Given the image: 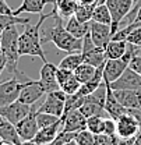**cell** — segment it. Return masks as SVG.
<instances>
[{
	"label": "cell",
	"instance_id": "5bb4252c",
	"mask_svg": "<svg viewBox=\"0 0 141 145\" xmlns=\"http://www.w3.org/2000/svg\"><path fill=\"white\" fill-rule=\"evenodd\" d=\"M127 67H129V63L123 57H120V59H106L105 66H104V81L106 84H112L113 81H116L123 74Z\"/></svg>",
	"mask_w": 141,
	"mask_h": 145
},
{
	"label": "cell",
	"instance_id": "603a6c76",
	"mask_svg": "<svg viewBox=\"0 0 141 145\" xmlns=\"http://www.w3.org/2000/svg\"><path fill=\"white\" fill-rule=\"evenodd\" d=\"M77 0H54V8L60 18H70L74 16L75 7H77Z\"/></svg>",
	"mask_w": 141,
	"mask_h": 145
},
{
	"label": "cell",
	"instance_id": "9c48e42d",
	"mask_svg": "<svg viewBox=\"0 0 141 145\" xmlns=\"http://www.w3.org/2000/svg\"><path fill=\"white\" fill-rule=\"evenodd\" d=\"M31 109H32V106L25 105V103H22L20 101H16V102H13L10 105L0 106V116L16 126L20 120H22L31 112Z\"/></svg>",
	"mask_w": 141,
	"mask_h": 145
},
{
	"label": "cell",
	"instance_id": "1f68e13d",
	"mask_svg": "<svg viewBox=\"0 0 141 145\" xmlns=\"http://www.w3.org/2000/svg\"><path fill=\"white\" fill-rule=\"evenodd\" d=\"M84 101H85V96H81L78 93L67 95L66 96V102H64V112H63V114L67 113V112H70V110H73V109H80V106L84 103Z\"/></svg>",
	"mask_w": 141,
	"mask_h": 145
},
{
	"label": "cell",
	"instance_id": "4fadbf2b",
	"mask_svg": "<svg viewBox=\"0 0 141 145\" xmlns=\"http://www.w3.org/2000/svg\"><path fill=\"white\" fill-rule=\"evenodd\" d=\"M56 70L57 66H54L50 61H45L43 66L39 70V84L42 85V88L45 89V92H52V91L60 89L57 80H56Z\"/></svg>",
	"mask_w": 141,
	"mask_h": 145
},
{
	"label": "cell",
	"instance_id": "ba28073f",
	"mask_svg": "<svg viewBox=\"0 0 141 145\" xmlns=\"http://www.w3.org/2000/svg\"><path fill=\"white\" fill-rule=\"evenodd\" d=\"M60 120H62V131L66 133H78L87 128V117L78 109H73L64 113L60 117Z\"/></svg>",
	"mask_w": 141,
	"mask_h": 145
},
{
	"label": "cell",
	"instance_id": "f35d334b",
	"mask_svg": "<svg viewBox=\"0 0 141 145\" xmlns=\"http://www.w3.org/2000/svg\"><path fill=\"white\" fill-rule=\"evenodd\" d=\"M129 67H130L131 70H134L136 72H138L141 75V56L140 54L133 56V59H131L130 63H129Z\"/></svg>",
	"mask_w": 141,
	"mask_h": 145
},
{
	"label": "cell",
	"instance_id": "9a60e30c",
	"mask_svg": "<svg viewBox=\"0 0 141 145\" xmlns=\"http://www.w3.org/2000/svg\"><path fill=\"white\" fill-rule=\"evenodd\" d=\"M89 34L94 40V43L98 48H104L109 43V40L112 39V28L108 24H101V22H95L91 21L89 22Z\"/></svg>",
	"mask_w": 141,
	"mask_h": 145
},
{
	"label": "cell",
	"instance_id": "681fc988",
	"mask_svg": "<svg viewBox=\"0 0 141 145\" xmlns=\"http://www.w3.org/2000/svg\"><path fill=\"white\" fill-rule=\"evenodd\" d=\"M138 52H140V53H141V48H138Z\"/></svg>",
	"mask_w": 141,
	"mask_h": 145
},
{
	"label": "cell",
	"instance_id": "8992f818",
	"mask_svg": "<svg viewBox=\"0 0 141 145\" xmlns=\"http://www.w3.org/2000/svg\"><path fill=\"white\" fill-rule=\"evenodd\" d=\"M66 96H67V95L62 89L48 92L45 101L36 108V112L49 113V114H53V116L62 117V114H63V112H64Z\"/></svg>",
	"mask_w": 141,
	"mask_h": 145
},
{
	"label": "cell",
	"instance_id": "ac0fdd59",
	"mask_svg": "<svg viewBox=\"0 0 141 145\" xmlns=\"http://www.w3.org/2000/svg\"><path fill=\"white\" fill-rule=\"evenodd\" d=\"M52 3L54 4V0H22L20 7L14 10V16H20L21 13H31V14H42L46 4Z\"/></svg>",
	"mask_w": 141,
	"mask_h": 145
},
{
	"label": "cell",
	"instance_id": "d6986e66",
	"mask_svg": "<svg viewBox=\"0 0 141 145\" xmlns=\"http://www.w3.org/2000/svg\"><path fill=\"white\" fill-rule=\"evenodd\" d=\"M60 128H62V120L56 121L52 126L39 128V131L36 133V135L34 137V141L38 145H49L56 138V135L59 134Z\"/></svg>",
	"mask_w": 141,
	"mask_h": 145
},
{
	"label": "cell",
	"instance_id": "6da1fadb",
	"mask_svg": "<svg viewBox=\"0 0 141 145\" xmlns=\"http://www.w3.org/2000/svg\"><path fill=\"white\" fill-rule=\"evenodd\" d=\"M53 13H54V8L48 14L42 13L41 17H39V21L35 25H31L30 22L25 24L24 32L20 34V36H18V53H20V56H38V57H41V60L43 63L48 61L45 52L42 49L41 28H42V25L46 20L52 17Z\"/></svg>",
	"mask_w": 141,
	"mask_h": 145
},
{
	"label": "cell",
	"instance_id": "4dcf8cb0",
	"mask_svg": "<svg viewBox=\"0 0 141 145\" xmlns=\"http://www.w3.org/2000/svg\"><path fill=\"white\" fill-rule=\"evenodd\" d=\"M95 6H85V4H77L74 17L81 22H89L92 20V11Z\"/></svg>",
	"mask_w": 141,
	"mask_h": 145
},
{
	"label": "cell",
	"instance_id": "f6af8a7d",
	"mask_svg": "<svg viewBox=\"0 0 141 145\" xmlns=\"http://www.w3.org/2000/svg\"><path fill=\"white\" fill-rule=\"evenodd\" d=\"M20 145H38V144H36L34 140H31V141H21Z\"/></svg>",
	"mask_w": 141,
	"mask_h": 145
},
{
	"label": "cell",
	"instance_id": "4316f807",
	"mask_svg": "<svg viewBox=\"0 0 141 145\" xmlns=\"http://www.w3.org/2000/svg\"><path fill=\"white\" fill-rule=\"evenodd\" d=\"M91 21L112 25V16H110V11H109V8H108V6H106L105 3H99V4H96L94 7L92 20Z\"/></svg>",
	"mask_w": 141,
	"mask_h": 145
},
{
	"label": "cell",
	"instance_id": "7dc6e473",
	"mask_svg": "<svg viewBox=\"0 0 141 145\" xmlns=\"http://www.w3.org/2000/svg\"><path fill=\"white\" fill-rule=\"evenodd\" d=\"M64 145H78V144L75 142V140H71V141H69V142H66Z\"/></svg>",
	"mask_w": 141,
	"mask_h": 145
},
{
	"label": "cell",
	"instance_id": "74e56055",
	"mask_svg": "<svg viewBox=\"0 0 141 145\" xmlns=\"http://www.w3.org/2000/svg\"><path fill=\"white\" fill-rule=\"evenodd\" d=\"M104 134L112 135V137H117L116 134V120L105 117V124H104Z\"/></svg>",
	"mask_w": 141,
	"mask_h": 145
},
{
	"label": "cell",
	"instance_id": "7a4b0ae2",
	"mask_svg": "<svg viewBox=\"0 0 141 145\" xmlns=\"http://www.w3.org/2000/svg\"><path fill=\"white\" fill-rule=\"evenodd\" d=\"M53 20H54V24L52 27H49L45 32H41L42 34V43L52 42L59 50L66 52V53L81 52V49H83V39L73 36L66 29V27L63 25V18L59 17L57 11L54 13Z\"/></svg>",
	"mask_w": 141,
	"mask_h": 145
},
{
	"label": "cell",
	"instance_id": "3957f363",
	"mask_svg": "<svg viewBox=\"0 0 141 145\" xmlns=\"http://www.w3.org/2000/svg\"><path fill=\"white\" fill-rule=\"evenodd\" d=\"M18 36L17 25H11L0 34V45L7 59L6 69L11 75H18L21 72L18 70V60L21 57L18 53Z\"/></svg>",
	"mask_w": 141,
	"mask_h": 145
},
{
	"label": "cell",
	"instance_id": "e575fe53",
	"mask_svg": "<svg viewBox=\"0 0 141 145\" xmlns=\"http://www.w3.org/2000/svg\"><path fill=\"white\" fill-rule=\"evenodd\" d=\"M75 142L78 145H95V135L88 130H81L75 134Z\"/></svg>",
	"mask_w": 141,
	"mask_h": 145
},
{
	"label": "cell",
	"instance_id": "b9f144b4",
	"mask_svg": "<svg viewBox=\"0 0 141 145\" xmlns=\"http://www.w3.org/2000/svg\"><path fill=\"white\" fill-rule=\"evenodd\" d=\"M137 137V135H136ZM136 137H130V138H119L117 137V142L116 145H133L136 141Z\"/></svg>",
	"mask_w": 141,
	"mask_h": 145
},
{
	"label": "cell",
	"instance_id": "8d00e7d4",
	"mask_svg": "<svg viewBox=\"0 0 141 145\" xmlns=\"http://www.w3.org/2000/svg\"><path fill=\"white\" fill-rule=\"evenodd\" d=\"M73 75V71L67 70V69H62V67H57L56 70V80H57V84L59 87H62L69 78Z\"/></svg>",
	"mask_w": 141,
	"mask_h": 145
},
{
	"label": "cell",
	"instance_id": "44dd1931",
	"mask_svg": "<svg viewBox=\"0 0 141 145\" xmlns=\"http://www.w3.org/2000/svg\"><path fill=\"white\" fill-rule=\"evenodd\" d=\"M91 22V21H89ZM89 22H81V21H78L77 18L74 17V16H71L70 18H67V22H66V29L70 32L73 36H75V38H80V39H83L85 34L89 31Z\"/></svg>",
	"mask_w": 141,
	"mask_h": 145
},
{
	"label": "cell",
	"instance_id": "5b68a950",
	"mask_svg": "<svg viewBox=\"0 0 141 145\" xmlns=\"http://www.w3.org/2000/svg\"><path fill=\"white\" fill-rule=\"evenodd\" d=\"M105 4L108 6L110 16H112L110 28H112V34L115 35L116 31L119 29L120 22H123L127 14L131 11V8L134 6V0H105Z\"/></svg>",
	"mask_w": 141,
	"mask_h": 145
},
{
	"label": "cell",
	"instance_id": "2e32d148",
	"mask_svg": "<svg viewBox=\"0 0 141 145\" xmlns=\"http://www.w3.org/2000/svg\"><path fill=\"white\" fill-rule=\"evenodd\" d=\"M116 99L127 109H141V91L116 89L113 91Z\"/></svg>",
	"mask_w": 141,
	"mask_h": 145
},
{
	"label": "cell",
	"instance_id": "7bdbcfd3",
	"mask_svg": "<svg viewBox=\"0 0 141 145\" xmlns=\"http://www.w3.org/2000/svg\"><path fill=\"white\" fill-rule=\"evenodd\" d=\"M78 4H85V6H96L99 0H77Z\"/></svg>",
	"mask_w": 141,
	"mask_h": 145
},
{
	"label": "cell",
	"instance_id": "bcb514c9",
	"mask_svg": "<svg viewBox=\"0 0 141 145\" xmlns=\"http://www.w3.org/2000/svg\"><path fill=\"white\" fill-rule=\"evenodd\" d=\"M0 145H14V144L10 142V141H6V140H1L0 138Z\"/></svg>",
	"mask_w": 141,
	"mask_h": 145
},
{
	"label": "cell",
	"instance_id": "e0dca14e",
	"mask_svg": "<svg viewBox=\"0 0 141 145\" xmlns=\"http://www.w3.org/2000/svg\"><path fill=\"white\" fill-rule=\"evenodd\" d=\"M105 112H106V114L110 119H113V120H117L120 116H123V114L127 113V109L116 99V96L113 93V89L109 87V84H108V91H106Z\"/></svg>",
	"mask_w": 141,
	"mask_h": 145
},
{
	"label": "cell",
	"instance_id": "277c9868",
	"mask_svg": "<svg viewBox=\"0 0 141 145\" xmlns=\"http://www.w3.org/2000/svg\"><path fill=\"white\" fill-rule=\"evenodd\" d=\"M30 80L31 78L28 75L20 72L18 75H13L7 81H0V106H6L16 102L21 93V89L27 85Z\"/></svg>",
	"mask_w": 141,
	"mask_h": 145
},
{
	"label": "cell",
	"instance_id": "30bf717a",
	"mask_svg": "<svg viewBox=\"0 0 141 145\" xmlns=\"http://www.w3.org/2000/svg\"><path fill=\"white\" fill-rule=\"evenodd\" d=\"M141 131V124L130 113H126L116 120V134L119 138L136 137Z\"/></svg>",
	"mask_w": 141,
	"mask_h": 145
},
{
	"label": "cell",
	"instance_id": "cb8c5ba5",
	"mask_svg": "<svg viewBox=\"0 0 141 145\" xmlns=\"http://www.w3.org/2000/svg\"><path fill=\"white\" fill-rule=\"evenodd\" d=\"M84 57V63H88L94 67H99L106 61L105 49L104 48H98L95 46L92 50H89L87 53H81Z\"/></svg>",
	"mask_w": 141,
	"mask_h": 145
},
{
	"label": "cell",
	"instance_id": "d590c367",
	"mask_svg": "<svg viewBox=\"0 0 141 145\" xmlns=\"http://www.w3.org/2000/svg\"><path fill=\"white\" fill-rule=\"evenodd\" d=\"M117 137H112L108 134H95V145H116Z\"/></svg>",
	"mask_w": 141,
	"mask_h": 145
},
{
	"label": "cell",
	"instance_id": "60d3db41",
	"mask_svg": "<svg viewBox=\"0 0 141 145\" xmlns=\"http://www.w3.org/2000/svg\"><path fill=\"white\" fill-rule=\"evenodd\" d=\"M6 66H7V59H6V54L1 49V45H0V75L6 70Z\"/></svg>",
	"mask_w": 141,
	"mask_h": 145
},
{
	"label": "cell",
	"instance_id": "ab89813d",
	"mask_svg": "<svg viewBox=\"0 0 141 145\" xmlns=\"http://www.w3.org/2000/svg\"><path fill=\"white\" fill-rule=\"evenodd\" d=\"M0 14L14 16V10H11V8H10V6L6 3V0H0Z\"/></svg>",
	"mask_w": 141,
	"mask_h": 145
},
{
	"label": "cell",
	"instance_id": "83f0119b",
	"mask_svg": "<svg viewBox=\"0 0 141 145\" xmlns=\"http://www.w3.org/2000/svg\"><path fill=\"white\" fill-rule=\"evenodd\" d=\"M84 61V57H83V54L81 52H75V53H67V56H64L62 60H60V63H59V66L57 67H62V69H67V70H70V71H74L81 63Z\"/></svg>",
	"mask_w": 141,
	"mask_h": 145
},
{
	"label": "cell",
	"instance_id": "d4e9b609",
	"mask_svg": "<svg viewBox=\"0 0 141 145\" xmlns=\"http://www.w3.org/2000/svg\"><path fill=\"white\" fill-rule=\"evenodd\" d=\"M78 110H80L87 119H88V117H92V116H102V117L106 116L105 108L101 106V105H98V103H95V102H92V101H89V99H87V96H85L84 103L80 106Z\"/></svg>",
	"mask_w": 141,
	"mask_h": 145
},
{
	"label": "cell",
	"instance_id": "f1b7e54d",
	"mask_svg": "<svg viewBox=\"0 0 141 145\" xmlns=\"http://www.w3.org/2000/svg\"><path fill=\"white\" fill-rule=\"evenodd\" d=\"M28 22H31L30 18H22V17H20V16H6V14H0V34H1L6 28L11 27V25H18V24L25 25V24H28Z\"/></svg>",
	"mask_w": 141,
	"mask_h": 145
},
{
	"label": "cell",
	"instance_id": "f546056e",
	"mask_svg": "<svg viewBox=\"0 0 141 145\" xmlns=\"http://www.w3.org/2000/svg\"><path fill=\"white\" fill-rule=\"evenodd\" d=\"M104 124H105V117L102 116H92L87 119V130L94 135L104 133Z\"/></svg>",
	"mask_w": 141,
	"mask_h": 145
},
{
	"label": "cell",
	"instance_id": "52a82bcc",
	"mask_svg": "<svg viewBox=\"0 0 141 145\" xmlns=\"http://www.w3.org/2000/svg\"><path fill=\"white\" fill-rule=\"evenodd\" d=\"M18 137L21 138V141H31L34 140L36 133L39 131V126L36 123V108L32 105L31 112L16 124Z\"/></svg>",
	"mask_w": 141,
	"mask_h": 145
},
{
	"label": "cell",
	"instance_id": "484cf974",
	"mask_svg": "<svg viewBox=\"0 0 141 145\" xmlns=\"http://www.w3.org/2000/svg\"><path fill=\"white\" fill-rule=\"evenodd\" d=\"M95 71H96V67H94V66H91L88 63H81L74 71V77L81 82V84H84V82H88L91 81L92 78H94V75H95Z\"/></svg>",
	"mask_w": 141,
	"mask_h": 145
},
{
	"label": "cell",
	"instance_id": "c3c4849f",
	"mask_svg": "<svg viewBox=\"0 0 141 145\" xmlns=\"http://www.w3.org/2000/svg\"><path fill=\"white\" fill-rule=\"evenodd\" d=\"M99 3H105V0H99ZM99 3H98V4H99Z\"/></svg>",
	"mask_w": 141,
	"mask_h": 145
},
{
	"label": "cell",
	"instance_id": "d6a6232c",
	"mask_svg": "<svg viewBox=\"0 0 141 145\" xmlns=\"http://www.w3.org/2000/svg\"><path fill=\"white\" fill-rule=\"evenodd\" d=\"M59 120H60V117H57V116H53V114H49V113L36 112V123H38L39 128L52 126V124H54Z\"/></svg>",
	"mask_w": 141,
	"mask_h": 145
},
{
	"label": "cell",
	"instance_id": "7402d4cb",
	"mask_svg": "<svg viewBox=\"0 0 141 145\" xmlns=\"http://www.w3.org/2000/svg\"><path fill=\"white\" fill-rule=\"evenodd\" d=\"M127 49L126 40H115L110 39L109 43L105 46V56L106 59H120Z\"/></svg>",
	"mask_w": 141,
	"mask_h": 145
},
{
	"label": "cell",
	"instance_id": "ee69618b",
	"mask_svg": "<svg viewBox=\"0 0 141 145\" xmlns=\"http://www.w3.org/2000/svg\"><path fill=\"white\" fill-rule=\"evenodd\" d=\"M133 22H141V6H140V8L137 10V13H136V17H134Z\"/></svg>",
	"mask_w": 141,
	"mask_h": 145
},
{
	"label": "cell",
	"instance_id": "8fae6325",
	"mask_svg": "<svg viewBox=\"0 0 141 145\" xmlns=\"http://www.w3.org/2000/svg\"><path fill=\"white\" fill-rule=\"evenodd\" d=\"M109 87L113 91L116 89H136L141 91V75L134 70H131L130 67H127L124 72L112 84H109Z\"/></svg>",
	"mask_w": 141,
	"mask_h": 145
},
{
	"label": "cell",
	"instance_id": "836d02e7",
	"mask_svg": "<svg viewBox=\"0 0 141 145\" xmlns=\"http://www.w3.org/2000/svg\"><path fill=\"white\" fill-rule=\"evenodd\" d=\"M80 87H81V82H80V81L74 77V74H73L70 78L60 87V89L63 91L66 95H73V93H77V92H78Z\"/></svg>",
	"mask_w": 141,
	"mask_h": 145
},
{
	"label": "cell",
	"instance_id": "7c38bea8",
	"mask_svg": "<svg viewBox=\"0 0 141 145\" xmlns=\"http://www.w3.org/2000/svg\"><path fill=\"white\" fill-rule=\"evenodd\" d=\"M43 95H46V92L42 88V85L39 84V81L38 80H30L27 82V85L21 89V93H20L17 101L25 103V105L32 106Z\"/></svg>",
	"mask_w": 141,
	"mask_h": 145
},
{
	"label": "cell",
	"instance_id": "ffe728a7",
	"mask_svg": "<svg viewBox=\"0 0 141 145\" xmlns=\"http://www.w3.org/2000/svg\"><path fill=\"white\" fill-rule=\"evenodd\" d=\"M0 138L6 140V141H10L14 145L21 144V138L18 137L16 126L13 123H10L9 120L3 119L1 116H0Z\"/></svg>",
	"mask_w": 141,
	"mask_h": 145
}]
</instances>
